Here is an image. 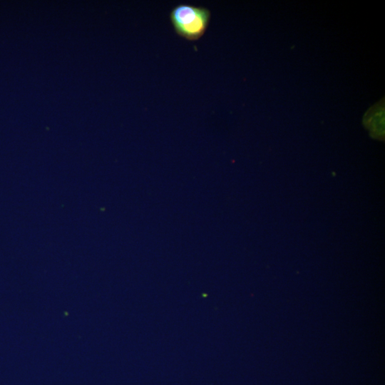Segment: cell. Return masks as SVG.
<instances>
[{"label": "cell", "mask_w": 385, "mask_h": 385, "mask_svg": "<svg viewBox=\"0 0 385 385\" xmlns=\"http://www.w3.org/2000/svg\"><path fill=\"white\" fill-rule=\"evenodd\" d=\"M210 11L205 7L181 4L170 11V19L178 35L188 41L200 38L210 21Z\"/></svg>", "instance_id": "cell-1"}]
</instances>
